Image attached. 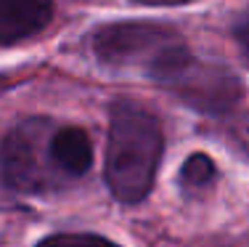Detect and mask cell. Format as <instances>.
I'll return each instance as SVG.
<instances>
[{
	"mask_svg": "<svg viewBox=\"0 0 249 247\" xmlns=\"http://www.w3.org/2000/svg\"><path fill=\"white\" fill-rule=\"evenodd\" d=\"M215 162L204 154V152H194L180 168V184L183 189L188 191H207L212 184H215Z\"/></svg>",
	"mask_w": 249,
	"mask_h": 247,
	"instance_id": "7",
	"label": "cell"
},
{
	"mask_svg": "<svg viewBox=\"0 0 249 247\" xmlns=\"http://www.w3.org/2000/svg\"><path fill=\"white\" fill-rule=\"evenodd\" d=\"M37 247H117L106 237L98 234H53V237L43 239Z\"/></svg>",
	"mask_w": 249,
	"mask_h": 247,
	"instance_id": "8",
	"label": "cell"
},
{
	"mask_svg": "<svg viewBox=\"0 0 249 247\" xmlns=\"http://www.w3.org/2000/svg\"><path fill=\"white\" fill-rule=\"evenodd\" d=\"M233 38H236V43H239V51H241V56H244V61L249 64V8L236 19Z\"/></svg>",
	"mask_w": 249,
	"mask_h": 247,
	"instance_id": "9",
	"label": "cell"
},
{
	"mask_svg": "<svg viewBox=\"0 0 249 247\" xmlns=\"http://www.w3.org/2000/svg\"><path fill=\"white\" fill-rule=\"evenodd\" d=\"M93 54L109 67H141L154 77L170 61L188 54V45L170 24L117 21L96 29Z\"/></svg>",
	"mask_w": 249,
	"mask_h": 247,
	"instance_id": "3",
	"label": "cell"
},
{
	"mask_svg": "<svg viewBox=\"0 0 249 247\" xmlns=\"http://www.w3.org/2000/svg\"><path fill=\"white\" fill-rule=\"evenodd\" d=\"M53 157L67 181L82 178L93 165V144L82 128L77 125H56L53 131Z\"/></svg>",
	"mask_w": 249,
	"mask_h": 247,
	"instance_id": "6",
	"label": "cell"
},
{
	"mask_svg": "<svg viewBox=\"0 0 249 247\" xmlns=\"http://www.w3.org/2000/svg\"><path fill=\"white\" fill-rule=\"evenodd\" d=\"M162 157V125L154 112L135 101L111 107L106 144V184L120 202L149 197Z\"/></svg>",
	"mask_w": 249,
	"mask_h": 247,
	"instance_id": "1",
	"label": "cell"
},
{
	"mask_svg": "<svg viewBox=\"0 0 249 247\" xmlns=\"http://www.w3.org/2000/svg\"><path fill=\"white\" fill-rule=\"evenodd\" d=\"M56 122L48 117H29L19 122L0 144V175L16 191L40 194L67 186V175L53 157Z\"/></svg>",
	"mask_w": 249,
	"mask_h": 247,
	"instance_id": "2",
	"label": "cell"
},
{
	"mask_svg": "<svg viewBox=\"0 0 249 247\" xmlns=\"http://www.w3.org/2000/svg\"><path fill=\"white\" fill-rule=\"evenodd\" d=\"M135 3H143V5H186L191 0H135Z\"/></svg>",
	"mask_w": 249,
	"mask_h": 247,
	"instance_id": "10",
	"label": "cell"
},
{
	"mask_svg": "<svg viewBox=\"0 0 249 247\" xmlns=\"http://www.w3.org/2000/svg\"><path fill=\"white\" fill-rule=\"evenodd\" d=\"M53 16V0H0V45H14L43 32Z\"/></svg>",
	"mask_w": 249,
	"mask_h": 247,
	"instance_id": "5",
	"label": "cell"
},
{
	"mask_svg": "<svg viewBox=\"0 0 249 247\" xmlns=\"http://www.w3.org/2000/svg\"><path fill=\"white\" fill-rule=\"evenodd\" d=\"M154 80L201 114H223L241 98V82L231 69L201 61L191 56V51L170 61L162 72L154 75Z\"/></svg>",
	"mask_w": 249,
	"mask_h": 247,
	"instance_id": "4",
	"label": "cell"
},
{
	"mask_svg": "<svg viewBox=\"0 0 249 247\" xmlns=\"http://www.w3.org/2000/svg\"><path fill=\"white\" fill-rule=\"evenodd\" d=\"M207 247H225V245H207Z\"/></svg>",
	"mask_w": 249,
	"mask_h": 247,
	"instance_id": "11",
	"label": "cell"
}]
</instances>
